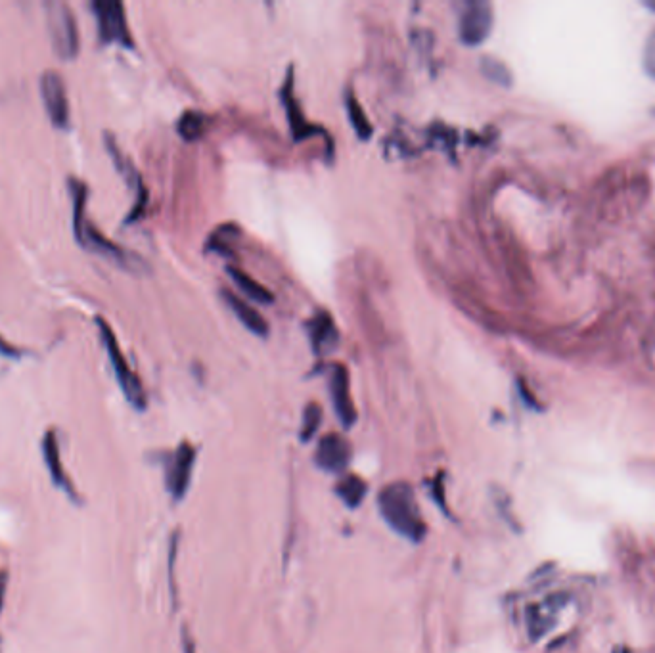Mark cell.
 <instances>
[{"mask_svg": "<svg viewBox=\"0 0 655 653\" xmlns=\"http://www.w3.org/2000/svg\"><path fill=\"white\" fill-rule=\"evenodd\" d=\"M573 489L625 523H655V481L633 475H573Z\"/></svg>", "mask_w": 655, "mask_h": 653, "instance_id": "obj_1", "label": "cell"}, {"mask_svg": "<svg viewBox=\"0 0 655 653\" xmlns=\"http://www.w3.org/2000/svg\"><path fill=\"white\" fill-rule=\"evenodd\" d=\"M548 544L552 546V556L573 571L598 573L608 567V550L604 535L598 525L587 519H556L548 527Z\"/></svg>", "mask_w": 655, "mask_h": 653, "instance_id": "obj_2", "label": "cell"}, {"mask_svg": "<svg viewBox=\"0 0 655 653\" xmlns=\"http://www.w3.org/2000/svg\"><path fill=\"white\" fill-rule=\"evenodd\" d=\"M378 506L387 525L408 541L420 542L426 537V521L422 518L416 495L408 483H393L382 489Z\"/></svg>", "mask_w": 655, "mask_h": 653, "instance_id": "obj_3", "label": "cell"}, {"mask_svg": "<svg viewBox=\"0 0 655 653\" xmlns=\"http://www.w3.org/2000/svg\"><path fill=\"white\" fill-rule=\"evenodd\" d=\"M45 10L48 35L54 52L64 60H73L79 54V29L73 12L66 2L60 0H48L45 2Z\"/></svg>", "mask_w": 655, "mask_h": 653, "instance_id": "obj_4", "label": "cell"}, {"mask_svg": "<svg viewBox=\"0 0 655 653\" xmlns=\"http://www.w3.org/2000/svg\"><path fill=\"white\" fill-rule=\"evenodd\" d=\"M96 324H98L100 336H102L104 347L108 351V357H110V362H112L115 378L119 382V387H121L123 395L138 410L146 408V393L142 389V383L136 378V374L131 370L127 359L123 357V353L119 349V343L115 339V334H113L110 324L104 318H96Z\"/></svg>", "mask_w": 655, "mask_h": 653, "instance_id": "obj_5", "label": "cell"}, {"mask_svg": "<svg viewBox=\"0 0 655 653\" xmlns=\"http://www.w3.org/2000/svg\"><path fill=\"white\" fill-rule=\"evenodd\" d=\"M92 10L98 22V35L100 41L110 45V43H117V45L133 46V39H131V31H129V23H127V16H125V6L117 0H94L92 2Z\"/></svg>", "mask_w": 655, "mask_h": 653, "instance_id": "obj_6", "label": "cell"}, {"mask_svg": "<svg viewBox=\"0 0 655 653\" xmlns=\"http://www.w3.org/2000/svg\"><path fill=\"white\" fill-rule=\"evenodd\" d=\"M493 6L483 0H468L462 6L460 20H458V33L462 43L468 46L481 45L493 29Z\"/></svg>", "mask_w": 655, "mask_h": 653, "instance_id": "obj_7", "label": "cell"}, {"mask_svg": "<svg viewBox=\"0 0 655 653\" xmlns=\"http://www.w3.org/2000/svg\"><path fill=\"white\" fill-rule=\"evenodd\" d=\"M39 87L52 125L58 129H66L69 125V100L68 89L62 75L54 69H48L41 75Z\"/></svg>", "mask_w": 655, "mask_h": 653, "instance_id": "obj_8", "label": "cell"}, {"mask_svg": "<svg viewBox=\"0 0 655 653\" xmlns=\"http://www.w3.org/2000/svg\"><path fill=\"white\" fill-rule=\"evenodd\" d=\"M330 393H332V401H334V408L338 414L339 422L345 428H351L353 422L357 420V410L353 405L351 399V385H349V372L345 366L336 364L332 370V378H330Z\"/></svg>", "mask_w": 655, "mask_h": 653, "instance_id": "obj_9", "label": "cell"}, {"mask_svg": "<svg viewBox=\"0 0 655 653\" xmlns=\"http://www.w3.org/2000/svg\"><path fill=\"white\" fill-rule=\"evenodd\" d=\"M43 456H45L46 468H48V473L54 481V485L64 493L68 495L71 502H81L79 498V493L75 491L71 479L68 477V473L64 470V464H62V456H60V445H58V439H56V433L54 431H48L43 439Z\"/></svg>", "mask_w": 655, "mask_h": 653, "instance_id": "obj_10", "label": "cell"}, {"mask_svg": "<svg viewBox=\"0 0 655 653\" xmlns=\"http://www.w3.org/2000/svg\"><path fill=\"white\" fill-rule=\"evenodd\" d=\"M351 458V447L347 439L338 433H330L320 439L317 447V464L326 472H343Z\"/></svg>", "mask_w": 655, "mask_h": 653, "instance_id": "obj_11", "label": "cell"}, {"mask_svg": "<svg viewBox=\"0 0 655 653\" xmlns=\"http://www.w3.org/2000/svg\"><path fill=\"white\" fill-rule=\"evenodd\" d=\"M194 462H196L194 447L188 443H182L179 451L175 452V456H173V462L169 466V475H167L169 491L173 498L181 500L182 496L186 495L190 479H192Z\"/></svg>", "mask_w": 655, "mask_h": 653, "instance_id": "obj_12", "label": "cell"}, {"mask_svg": "<svg viewBox=\"0 0 655 653\" xmlns=\"http://www.w3.org/2000/svg\"><path fill=\"white\" fill-rule=\"evenodd\" d=\"M309 336L318 355L332 351L339 343L338 328L328 313H317L309 322Z\"/></svg>", "mask_w": 655, "mask_h": 653, "instance_id": "obj_13", "label": "cell"}, {"mask_svg": "<svg viewBox=\"0 0 655 653\" xmlns=\"http://www.w3.org/2000/svg\"><path fill=\"white\" fill-rule=\"evenodd\" d=\"M225 301L228 307L232 309V313L238 316V320L248 328L249 332L257 334V336H267L269 334V324L265 322V318L257 309H253L248 303H244L240 297H236L234 293L225 292Z\"/></svg>", "mask_w": 655, "mask_h": 653, "instance_id": "obj_14", "label": "cell"}, {"mask_svg": "<svg viewBox=\"0 0 655 653\" xmlns=\"http://www.w3.org/2000/svg\"><path fill=\"white\" fill-rule=\"evenodd\" d=\"M292 85H294V79H292V73H290L288 81H286V87L282 91V96H284V106L288 108V119H290L295 140H303L305 136L315 133V129L303 119V113L299 110V104L295 102L294 94H292L294 92L292 91Z\"/></svg>", "mask_w": 655, "mask_h": 653, "instance_id": "obj_15", "label": "cell"}, {"mask_svg": "<svg viewBox=\"0 0 655 653\" xmlns=\"http://www.w3.org/2000/svg\"><path fill=\"white\" fill-rule=\"evenodd\" d=\"M338 495L349 508H357L366 496V483L357 475H347L339 481Z\"/></svg>", "mask_w": 655, "mask_h": 653, "instance_id": "obj_16", "label": "cell"}, {"mask_svg": "<svg viewBox=\"0 0 655 653\" xmlns=\"http://www.w3.org/2000/svg\"><path fill=\"white\" fill-rule=\"evenodd\" d=\"M228 274L232 276L234 284L242 290V292L249 295L253 301L257 303H269L272 301V295L269 293V290H265L257 280H253L251 276H248L246 272L238 271V269H228Z\"/></svg>", "mask_w": 655, "mask_h": 653, "instance_id": "obj_17", "label": "cell"}, {"mask_svg": "<svg viewBox=\"0 0 655 653\" xmlns=\"http://www.w3.org/2000/svg\"><path fill=\"white\" fill-rule=\"evenodd\" d=\"M345 106H347V113H349V119H351V125H353V129H355V133H357L362 140L370 138V135H372V125H370L366 113L362 110L359 100H357L351 92H349L347 98H345Z\"/></svg>", "mask_w": 655, "mask_h": 653, "instance_id": "obj_18", "label": "cell"}, {"mask_svg": "<svg viewBox=\"0 0 655 653\" xmlns=\"http://www.w3.org/2000/svg\"><path fill=\"white\" fill-rule=\"evenodd\" d=\"M481 71L489 81L497 83L500 87H510L512 85V71L508 69L504 62H500L493 56H485L481 60Z\"/></svg>", "mask_w": 655, "mask_h": 653, "instance_id": "obj_19", "label": "cell"}, {"mask_svg": "<svg viewBox=\"0 0 655 653\" xmlns=\"http://www.w3.org/2000/svg\"><path fill=\"white\" fill-rule=\"evenodd\" d=\"M205 129V117L202 113L186 112L179 121V133L184 140H196Z\"/></svg>", "mask_w": 655, "mask_h": 653, "instance_id": "obj_20", "label": "cell"}, {"mask_svg": "<svg viewBox=\"0 0 655 653\" xmlns=\"http://www.w3.org/2000/svg\"><path fill=\"white\" fill-rule=\"evenodd\" d=\"M320 422H322V408L317 403H311V405L307 406L305 416H303L301 439L309 441L317 433V429L320 428Z\"/></svg>", "mask_w": 655, "mask_h": 653, "instance_id": "obj_21", "label": "cell"}, {"mask_svg": "<svg viewBox=\"0 0 655 653\" xmlns=\"http://www.w3.org/2000/svg\"><path fill=\"white\" fill-rule=\"evenodd\" d=\"M644 68L655 79V29L646 43V52H644Z\"/></svg>", "mask_w": 655, "mask_h": 653, "instance_id": "obj_22", "label": "cell"}, {"mask_svg": "<svg viewBox=\"0 0 655 653\" xmlns=\"http://www.w3.org/2000/svg\"><path fill=\"white\" fill-rule=\"evenodd\" d=\"M8 531H10V518L4 512H0V539H6Z\"/></svg>", "mask_w": 655, "mask_h": 653, "instance_id": "obj_23", "label": "cell"}, {"mask_svg": "<svg viewBox=\"0 0 655 653\" xmlns=\"http://www.w3.org/2000/svg\"><path fill=\"white\" fill-rule=\"evenodd\" d=\"M0 353L2 355H6V357H18L20 353H16V347H12V345H8V343H4V339L0 338Z\"/></svg>", "mask_w": 655, "mask_h": 653, "instance_id": "obj_24", "label": "cell"}, {"mask_svg": "<svg viewBox=\"0 0 655 653\" xmlns=\"http://www.w3.org/2000/svg\"><path fill=\"white\" fill-rule=\"evenodd\" d=\"M4 594H6V573H0V609H2V602H4Z\"/></svg>", "mask_w": 655, "mask_h": 653, "instance_id": "obj_25", "label": "cell"}, {"mask_svg": "<svg viewBox=\"0 0 655 653\" xmlns=\"http://www.w3.org/2000/svg\"><path fill=\"white\" fill-rule=\"evenodd\" d=\"M646 6L655 12V0H646Z\"/></svg>", "mask_w": 655, "mask_h": 653, "instance_id": "obj_26", "label": "cell"}, {"mask_svg": "<svg viewBox=\"0 0 655 653\" xmlns=\"http://www.w3.org/2000/svg\"><path fill=\"white\" fill-rule=\"evenodd\" d=\"M186 653H194V650H192L188 644H186Z\"/></svg>", "mask_w": 655, "mask_h": 653, "instance_id": "obj_27", "label": "cell"}]
</instances>
